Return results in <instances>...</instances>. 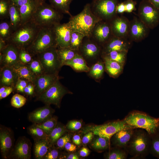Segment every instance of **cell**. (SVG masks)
Listing matches in <instances>:
<instances>
[{"label":"cell","mask_w":159,"mask_h":159,"mask_svg":"<svg viewBox=\"0 0 159 159\" xmlns=\"http://www.w3.org/2000/svg\"><path fill=\"white\" fill-rule=\"evenodd\" d=\"M19 50L14 45L7 44L6 47L0 51V68L5 66L12 67L20 62Z\"/></svg>","instance_id":"e0dca14e"},{"label":"cell","mask_w":159,"mask_h":159,"mask_svg":"<svg viewBox=\"0 0 159 159\" xmlns=\"http://www.w3.org/2000/svg\"><path fill=\"white\" fill-rule=\"evenodd\" d=\"M39 1H42V2H45V1L46 0H38Z\"/></svg>","instance_id":"03108f58"},{"label":"cell","mask_w":159,"mask_h":159,"mask_svg":"<svg viewBox=\"0 0 159 159\" xmlns=\"http://www.w3.org/2000/svg\"><path fill=\"white\" fill-rule=\"evenodd\" d=\"M0 87L5 86L15 88L19 77L12 67L5 66L0 68Z\"/></svg>","instance_id":"cb8c5ba5"},{"label":"cell","mask_w":159,"mask_h":159,"mask_svg":"<svg viewBox=\"0 0 159 159\" xmlns=\"http://www.w3.org/2000/svg\"><path fill=\"white\" fill-rule=\"evenodd\" d=\"M63 18V13L44 2L39 6L31 20L40 28L52 27L60 23Z\"/></svg>","instance_id":"277c9868"},{"label":"cell","mask_w":159,"mask_h":159,"mask_svg":"<svg viewBox=\"0 0 159 159\" xmlns=\"http://www.w3.org/2000/svg\"><path fill=\"white\" fill-rule=\"evenodd\" d=\"M82 126L81 122L79 121L72 120L69 121L66 125L67 128L70 130L76 131L80 129Z\"/></svg>","instance_id":"c3c4849f"},{"label":"cell","mask_w":159,"mask_h":159,"mask_svg":"<svg viewBox=\"0 0 159 159\" xmlns=\"http://www.w3.org/2000/svg\"><path fill=\"white\" fill-rule=\"evenodd\" d=\"M60 77L58 74L45 73L36 77L33 82L34 96H39L53 85Z\"/></svg>","instance_id":"2e32d148"},{"label":"cell","mask_w":159,"mask_h":159,"mask_svg":"<svg viewBox=\"0 0 159 159\" xmlns=\"http://www.w3.org/2000/svg\"><path fill=\"white\" fill-rule=\"evenodd\" d=\"M157 131L159 132V124H158V126Z\"/></svg>","instance_id":"003e7915"},{"label":"cell","mask_w":159,"mask_h":159,"mask_svg":"<svg viewBox=\"0 0 159 159\" xmlns=\"http://www.w3.org/2000/svg\"><path fill=\"white\" fill-rule=\"evenodd\" d=\"M57 47H50L35 56L41 62L45 73L58 74L62 67Z\"/></svg>","instance_id":"9c48e42d"},{"label":"cell","mask_w":159,"mask_h":159,"mask_svg":"<svg viewBox=\"0 0 159 159\" xmlns=\"http://www.w3.org/2000/svg\"><path fill=\"white\" fill-rule=\"evenodd\" d=\"M20 61L22 63L28 64L33 60L34 56H33L26 49H19Z\"/></svg>","instance_id":"bcb514c9"},{"label":"cell","mask_w":159,"mask_h":159,"mask_svg":"<svg viewBox=\"0 0 159 159\" xmlns=\"http://www.w3.org/2000/svg\"><path fill=\"white\" fill-rule=\"evenodd\" d=\"M101 46L91 37H85L79 49L80 54L87 62H92L101 55Z\"/></svg>","instance_id":"7c38bea8"},{"label":"cell","mask_w":159,"mask_h":159,"mask_svg":"<svg viewBox=\"0 0 159 159\" xmlns=\"http://www.w3.org/2000/svg\"><path fill=\"white\" fill-rule=\"evenodd\" d=\"M73 143L77 145H80L82 142L80 136L77 135H74L72 138Z\"/></svg>","instance_id":"91938a15"},{"label":"cell","mask_w":159,"mask_h":159,"mask_svg":"<svg viewBox=\"0 0 159 159\" xmlns=\"http://www.w3.org/2000/svg\"><path fill=\"white\" fill-rule=\"evenodd\" d=\"M88 132L83 136L82 139V143L85 144L89 143L92 139L94 135L92 131H90Z\"/></svg>","instance_id":"f5cc1de1"},{"label":"cell","mask_w":159,"mask_h":159,"mask_svg":"<svg viewBox=\"0 0 159 159\" xmlns=\"http://www.w3.org/2000/svg\"><path fill=\"white\" fill-rule=\"evenodd\" d=\"M27 65L32 72L36 77L45 74L41 62L35 56L32 61Z\"/></svg>","instance_id":"7bdbcfd3"},{"label":"cell","mask_w":159,"mask_h":159,"mask_svg":"<svg viewBox=\"0 0 159 159\" xmlns=\"http://www.w3.org/2000/svg\"><path fill=\"white\" fill-rule=\"evenodd\" d=\"M41 28L30 20L21 25L6 41L18 49H27L32 44Z\"/></svg>","instance_id":"7a4b0ae2"},{"label":"cell","mask_w":159,"mask_h":159,"mask_svg":"<svg viewBox=\"0 0 159 159\" xmlns=\"http://www.w3.org/2000/svg\"><path fill=\"white\" fill-rule=\"evenodd\" d=\"M13 3L19 8L26 4L30 0H11Z\"/></svg>","instance_id":"6f0895ef"},{"label":"cell","mask_w":159,"mask_h":159,"mask_svg":"<svg viewBox=\"0 0 159 159\" xmlns=\"http://www.w3.org/2000/svg\"><path fill=\"white\" fill-rule=\"evenodd\" d=\"M128 154L126 150L115 147L106 153L105 157L107 159H126L127 158Z\"/></svg>","instance_id":"d590c367"},{"label":"cell","mask_w":159,"mask_h":159,"mask_svg":"<svg viewBox=\"0 0 159 159\" xmlns=\"http://www.w3.org/2000/svg\"><path fill=\"white\" fill-rule=\"evenodd\" d=\"M32 144L29 140L25 137L20 138L17 141L10 158L17 159H30L31 157Z\"/></svg>","instance_id":"ac0fdd59"},{"label":"cell","mask_w":159,"mask_h":159,"mask_svg":"<svg viewBox=\"0 0 159 159\" xmlns=\"http://www.w3.org/2000/svg\"><path fill=\"white\" fill-rule=\"evenodd\" d=\"M100 20L92 11L90 4L87 3L80 13L70 16L67 23L73 32H78L90 37L94 26Z\"/></svg>","instance_id":"6da1fadb"},{"label":"cell","mask_w":159,"mask_h":159,"mask_svg":"<svg viewBox=\"0 0 159 159\" xmlns=\"http://www.w3.org/2000/svg\"><path fill=\"white\" fill-rule=\"evenodd\" d=\"M65 65L70 67L78 72H88L90 70V67L87 65L86 61L79 53L71 59L65 62L64 64Z\"/></svg>","instance_id":"83f0119b"},{"label":"cell","mask_w":159,"mask_h":159,"mask_svg":"<svg viewBox=\"0 0 159 159\" xmlns=\"http://www.w3.org/2000/svg\"><path fill=\"white\" fill-rule=\"evenodd\" d=\"M102 58L105 64V71L110 76L114 78L118 77L122 73L124 65L107 58Z\"/></svg>","instance_id":"4316f807"},{"label":"cell","mask_w":159,"mask_h":159,"mask_svg":"<svg viewBox=\"0 0 159 159\" xmlns=\"http://www.w3.org/2000/svg\"><path fill=\"white\" fill-rule=\"evenodd\" d=\"M130 128H134L125 124L122 120H119L102 125L89 127L87 130L88 132L92 131L94 135L110 140L111 137L119 131L124 129Z\"/></svg>","instance_id":"30bf717a"},{"label":"cell","mask_w":159,"mask_h":159,"mask_svg":"<svg viewBox=\"0 0 159 159\" xmlns=\"http://www.w3.org/2000/svg\"><path fill=\"white\" fill-rule=\"evenodd\" d=\"M149 29L139 18L135 17L130 21L128 38L135 42L141 41L148 36Z\"/></svg>","instance_id":"9a60e30c"},{"label":"cell","mask_w":159,"mask_h":159,"mask_svg":"<svg viewBox=\"0 0 159 159\" xmlns=\"http://www.w3.org/2000/svg\"><path fill=\"white\" fill-rule=\"evenodd\" d=\"M14 32L9 19L1 20L0 39L6 41L11 37Z\"/></svg>","instance_id":"e575fe53"},{"label":"cell","mask_w":159,"mask_h":159,"mask_svg":"<svg viewBox=\"0 0 159 159\" xmlns=\"http://www.w3.org/2000/svg\"><path fill=\"white\" fill-rule=\"evenodd\" d=\"M72 93L58 80L47 90L37 97L36 100L41 101L45 105H54L60 107L63 97L66 94Z\"/></svg>","instance_id":"52a82bcc"},{"label":"cell","mask_w":159,"mask_h":159,"mask_svg":"<svg viewBox=\"0 0 159 159\" xmlns=\"http://www.w3.org/2000/svg\"><path fill=\"white\" fill-rule=\"evenodd\" d=\"M26 101V98L22 95L18 94L14 95L11 98V105L16 108H19L23 107Z\"/></svg>","instance_id":"f6af8a7d"},{"label":"cell","mask_w":159,"mask_h":159,"mask_svg":"<svg viewBox=\"0 0 159 159\" xmlns=\"http://www.w3.org/2000/svg\"><path fill=\"white\" fill-rule=\"evenodd\" d=\"M139 19L149 29H153L159 22V9L148 1L144 0L140 3L138 10Z\"/></svg>","instance_id":"8fae6325"},{"label":"cell","mask_w":159,"mask_h":159,"mask_svg":"<svg viewBox=\"0 0 159 159\" xmlns=\"http://www.w3.org/2000/svg\"><path fill=\"white\" fill-rule=\"evenodd\" d=\"M148 1L155 7L159 9V0H148Z\"/></svg>","instance_id":"94428289"},{"label":"cell","mask_w":159,"mask_h":159,"mask_svg":"<svg viewBox=\"0 0 159 159\" xmlns=\"http://www.w3.org/2000/svg\"><path fill=\"white\" fill-rule=\"evenodd\" d=\"M122 120L134 128L145 130L150 135L157 131L159 122V118L152 117L145 112L136 110L129 112Z\"/></svg>","instance_id":"5b68a950"},{"label":"cell","mask_w":159,"mask_h":159,"mask_svg":"<svg viewBox=\"0 0 159 159\" xmlns=\"http://www.w3.org/2000/svg\"><path fill=\"white\" fill-rule=\"evenodd\" d=\"M7 45L6 41L0 39V51L2 50Z\"/></svg>","instance_id":"6125c7cd"},{"label":"cell","mask_w":159,"mask_h":159,"mask_svg":"<svg viewBox=\"0 0 159 159\" xmlns=\"http://www.w3.org/2000/svg\"><path fill=\"white\" fill-rule=\"evenodd\" d=\"M70 141V137L68 135H65L60 137L57 141V147L60 148H64L65 144Z\"/></svg>","instance_id":"f907efd6"},{"label":"cell","mask_w":159,"mask_h":159,"mask_svg":"<svg viewBox=\"0 0 159 159\" xmlns=\"http://www.w3.org/2000/svg\"><path fill=\"white\" fill-rule=\"evenodd\" d=\"M26 80L19 78L16 84L14 90L18 92L24 93V90L29 82Z\"/></svg>","instance_id":"7dc6e473"},{"label":"cell","mask_w":159,"mask_h":159,"mask_svg":"<svg viewBox=\"0 0 159 159\" xmlns=\"http://www.w3.org/2000/svg\"><path fill=\"white\" fill-rule=\"evenodd\" d=\"M43 2L38 0H30L26 4L19 8L21 17V25L31 20L34 14Z\"/></svg>","instance_id":"d4e9b609"},{"label":"cell","mask_w":159,"mask_h":159,"mask_svg":"<svg viewBox=\"0 0 159 159\" xmlns=\"http://www.w3.org/2000/svg\"><path fill=\"white\" fill-rule=\"evenodd\" d=\"M135 129L130 128L122 129L114 135L110 139L114 147L126 150Z\"/></svg>","instance_id":"603a6c76"},{"label":"cell","mask_w":159,"mask_h":159,"mask_svg":"<svg viewBox=\"0 0 159 159\" xmlns=\"http://www.w3.org/2000/svg\"><path fill=\"white\" fill-rule=\"evenodd\" d=\"M27 132L33 139H39L49 137L44 131L37 126L35 124H33L27 129Z\"/></svg>","instance_id":"74e56055"},{"label":"cell","mask_w":159,"mask_h":159,"mask_svg":"<svg viewBox=\"0 0 159 159\" xmlns=\"http://www.w3.org/2000/svg\"><path fill=\"white\" fill-rule=\"evenodd\" d=\"M64 148L67 151L71 152L75 151L77 149L76 145L69 142L65 144Z\"/></svg>","instance_id":"11a10c76"},{"label":"cell","mask_w":159,"mask_h":159,"mask_svg":"<svg viewBox=\"0 0 159 159\" xmlns=\"http://www.w3.org/2000/svg\"><path fill=\"white\" fill-rule=\"evenodd\" d=\"M53 145L49 148L43 159H56L57 158L59 155L58 151L56 149L52 148Z\"/></svg>","instance_id":"681fc988"},{"label":"cell","mask_w":159,"mask_h":159,"mask_svg":"<svg viewBox=\"0 0 159 159\" xmlns=\"http://www.w3.org/2000/svg\"><path fill=\"white\" fill-rule=\"evenodd\" d=\"M90 151L88 148L86 147H83L80 150L79 154L80 156L82 157H85L89 154Z\"/></svg>","instance_id":"680465c9"},{"label":"cell","mask_w":159,"mask_h":159,"mask_svg":"<svg viewBox=\"0 0 159 159\" xmlns=\"http://www.w3.org/2000/svg\"><path fill=\"white\" fill-rule=\"evenodd\" d=\"M125 5V12L130 13L135 9L136 3L132 0H127L124 2Z\"/></svg>","instance_id":"816d5d0a"},{"label":"cell","mask_w":159,"mask_h":159,"mask_svg":"<svg viewBox=\"0 0 159 159\" xmlns=\"http://www.w3.org/2000/svg\"><path fill=\"white\" fill-rule=\"evenodd\" d=\"M105 71V65L103 60H98L90 67L88 75L98 81L102 77Z\"/></svg>","instance_id":"1f68e13d"},{"label":"cell","mask_w":159,"mask_h":159,"mask_svg":"<svg viewBox=\"0 0 159 159\" xmlns=\"http://www.w3.org/2000/svg\"><path fill=\"white\" fill-rule=\"evenodd\" d=\"M10 0H0L1 20L9 19V11Z\"/></svg>","instance_id":"ee69618b"},{"label":"cell","mask_w":159,"mask_h":159,"mask_svg":"<svg viewBox=\"0 0 159 159\" xmlns=\"http://www.w3.org/2000/svg\"><path fill=\"white\" fill-rule=\"evenodd\" d=\"M113 36L110 22L101 20L94 26L90 37L102 46Z\"/></svg>","instance_id":"5bb4252c"},{"label":"cell","mask_w":159,"mask_h":159,"mask_svg":"<svg viewBox=\"0 0 159 159\" xmlns=\"http://www.w3.org/2000/svg\"><path fill=\"white\" fill-rule=\"evenodd\" d=\"M34 152L35 158L43 159L52 145L49 138L34 140Z\"/></svg>","instance_id":"484cf974"},{"label":"cell","mask_w":159,"mask_h":159,"mask_svg":"<svg viewBox=\"0 0 159 159\" xmlns=\"http://www.w3.org/2000/svg\"><path fill=\"white\" fill-rule=\"evenodd\" d=\"M67 131L64 126L57 122L56 126L49 136L51 144L53 145L56 143L57 140L64 134Z\"/></svg>","instance_id":"8d00e7d4"},{"label":"cell","mask_w":159,"mask_h":159,"mask_svg":"<svg viewBox=\"0 0 159 159\" xmlns=\"http://www.w3.org/2000/svg\"><path fill=\"white\" fill-rule=\"evenodd\" d=\"M73 0H49L50 5L63 14L72 15L69 11L70 4Z\"/></svg>","instance_id":"d6a6232c"},{"label":"cell","mask_w":159,"mask_h":159,"mask_svg":"<svg viewBox=\"0 0 159 159\" xmlns=\"http://www.w3.org/2000/svg\"><path fill=\"white\" fill-rule=\"evenodd\" d=\"M110 142V140L108 139L98 136L92 142L91 146L97 150L103 151L109 148Z\"/></svg>","instance_id":"b9f144b4"},{"label":"cell","mask_w":159,"mask_h":159,"mask_svg":"<svg viewBox=\"0 0 159 159\" xmlns=\"http://www.w3.org/2000/svg\"><path fill=\"white\" fill-rule=\"evenodd\" d=\"M57 117L56 116H53L42 123L35 124L42 129L49 136L56 126L57 123Z\"/></svg>","instance_id":"ab89813d"},{"label":"cell","mask_w":159,"mask_h":159,"mask_svg":"<svg viewBox=\"0 0 159 159\" xmlns=\"http://www.w3.org/2000/svg\"><path fill=\"white\" fill-rule=\"evenodd\" d=\"M127 39L113 36L102 46L101 55L115 50H122L128 52L131 43Z\"/></svg>","instance_id":"44dd1931"},{"label":"cell","mask_w":159,"mask_h":159,"mask_svg":"<svg viewBox=\"0 0 159 159\" xmlns=\"http://www.w3.org/2000/svg\"><path fill=\"white\" fill-rule=\"evenodd\" d=\"M59 58L62 67L66 62L71 59L77 54L79 53L78 50L73 49L70 47H57Z\"/></svg>","instance_id":"4dcf8cb0"},{"label":"cell","mask_w":159,"mask_h":159,"mask_svg":"<svg viewBox=\"0 0 159 159\" xmlns=\"http://www.w3.org/2000/svg\"><path fill=\"white\" fill-rule=\"evenodd\" d=\"M13 132L9 128L2 125L0 127V149L3 159L10 158L14 148Z\"/></svg>","instance_id":"4fadbf2b"},{"label":"cell","mask_w":159,"mask_h":159,"mask_svg":"<svg viewBox=\"0 0 159 159\" xmlns=\"http://www.w3.org/2000/svg\"><path fill=\"white\" fill-rule=\"evenodd\" d=\"M56 35L57 47H69L73 32L67 23L57 24L53 26Z\"/></svg>","instance_id":"ffe728a7"},{"label":"cell","mask_w":159,"mask_h":159,"mask_svg":"<svg viewBox=\"0 0 159 159\" xmlns=\"http://www.w3.org/2000/svg\"><path fill=\"white\" fill-rule=\"evenodd\" d=\"M9 87L3 86L1 87L0 88V94L2 93L7 90Z\"/></svg>","instance_id":"e7e4bbea"},{"label":"cell","mask_w":159,"mask_h":159,"mask_svg":"<svg viewBox=\"0 0 159 159\" xmlns=\"http://www.w3.org/2000/svg\"><path fill=\"white\" fill-rule=\"evenodd\" d=\"M150 135L144 130L136 128L126 148L131 159H143L150 153Z\"/></svg>","instance_id":"3957f363"},{"label":"cell","mask_w":159,"mask_h":159,"mask_svg":"<svg viewBox=\"0 0 159 159\" xmlns=\"http://www.w3.org/2000/svg\"><path fill=\"white\" fill-rule=\"evenodd\" d=\"M150 136V153L159 159V132L157 131Z\"/></svg>","instance_id":"60d3db41"},{"label":"cell","mask_w":159,"mask_h":159,"mask_svg":"<svg viewBox=\"0 0 159 159\" xmlns=\"http://www.w3.org/2000/svg\"><path fill=\"white\" fill-rule=\"evenodd\" d=\"M9 20L14 31L16 30L21 25V17L19 7L10 1L9 11Z\"/></svg>","instance_id":"f546056e"},{"label":"cell","mask_w":159,"mask_h":159,"mask_svg":"<svg viewBox=\"0 0 159 159\" xmlns=\"http://www.w3.org/2000/svg\"><path fill=\"white\" fill-rule=\"evenodd\" d=\"M125 11V8L124 2L118 4L116 9L117 13L122 14Z\"/></svg>","instance_id":"9f6ffc18"},{"label":"cell","mask_w":159,"mask_h":159,"mask_svg":"<svg viewBox=\"0 0 159 159\" xmlns=\"http://www.w3.org/2000/svg\"><path fill=\"white\" fill-rule=\"evenodd\" d=\"M85 37L84 34L80 32H73L71 34L69 47L73 49L79 51Z\"/></svg>","instance_id":"f35d334b"},{"label":"cell","mask_w":159,"mask_h":159,"mask_svg":"<svg viewBox=\"0 0 159 159\" xmlns=\"http://www.w3.org/2000/svg\"><path fill=\"white\" fill-rule=\"evenodd\" d=\"M127 52L122 50L111 51L102 55V58L105 57L119 62L124 65L127 58Z\"/></svg>","instance_id":"836d02e7"},{"label":"cell","mask_w":159,"mask_h":159,"mask_svg":"<svg viewBox=\"0 0 159 159\" xmlns=\"http://www.w3.org/2000/svg\"><path fill=\"white\" fill-rule=\"evenodd\" d=\"M12 67L19 78L25 79L29 82H34L36 77L32 72L27 64L20 62Z\"/></svg>","instance_id":"f1b7e54d"},{"label":"cell","mask_w":159,"mask_h":159,"mask_svg":"<svg viewBox=\"0 0 159 159\" xmlns=\"http://www.w3.org/2000/svg\"><path fill=\"white\" fill-rule=\"evenodd\" d=\"M117 0H93L90 4L93 14L101 20L110 21L116 16Z\"/></svg>","instance_id":"ba28073f"},{"label":"cell","mask_w":159,"mask_h":159,"mask_svg":"<svg viewBox=\"0 0 159 159\" xmlns=\"http://www.w3.org/2000/svg\"><path fill=\"white\" fill-rule=\"evenodd\" d=\"M57 47L56 35L53 27L41 28L35 39L27 49L35 56L48 48Z\"/></svg>","instance_id":"8992f818"},{"label":"cell","mask_w":159,"mask_h":159,"mask_svg":"<svg viewBox=\"0 0 159 159\" xmlns=\"http://www.w3.org/2000/svg\"><path fill=\"white\" fill-rule=\"evenodd\" d=\"M113 36L128 38L130 21L126 17L117 16L110 21Z\"/></svg>","instance_id":"d6986e66"},{"label":"cell","mask_w":159,"mask_h":159,"mask_svg":"<svg viewBox=\"0 0 159 159\" xmlns=\"http://www.w3.org/2000/svg\"><path fill=\"white\" fill-rule=\"evenodd\" d=\"M14 90L13 87H9L7 90L0 94V99L5 98L9 95Z\"/></svg>","instance_id":"db71d44e"},{"label":"cell","mask_w":159,"mask_h":159,"mask_svg":"<svg viewBox=\"0 0 159 159\" xmlns=\"http://www.w3.org/2000/svg\"><path fill=\"white\" fill-rule=\"evenodd\" d=\"M54 112V110L50 105H45L30 113L28 118L29 120L33 124H41L52 118Z\"/></svg>","instance_id":"7402d4cb"},{"label":"cell","mask_w":159,"mask_h":159,"mask_svg":"<svg viewBox=\"0 0 159 159\" xmlns=\"http://www.w3.org/2000/svg\"><path fill=\"white\" fill-rule=\"evenodd\" d=\"M67 159H79L78 155L75 154H71L69 155L66 158Z\"/></svg>","instance_id":"be15d7a7"}]
</instances>
